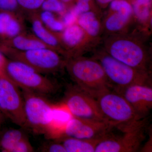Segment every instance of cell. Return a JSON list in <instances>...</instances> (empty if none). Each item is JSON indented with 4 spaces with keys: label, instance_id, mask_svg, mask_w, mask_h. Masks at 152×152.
I'll return each mask as SVG.
<instances>
[{
    "label": "cell",
    "instance_id": "cell-5",
    "mask_svg": "<svg viewBox=\"0 0 152 152\" xmlns=\"http://www.w3.org/2000/svg\"><path fill=\"white\" fill-rule=\"evenodd\" d=\"M93 58L101 64L112 90L117 93L132 85H151L150 72L127 65L111 56L104 50L96 52Z\"/></svg>",
    "mask_w": 152,
    "mask_h": 152
},
{
    "label": "cell",
    "instance_id": "cell-14",
    "mask_svg": "<svg viewBox=\"0 0 152 152\" xmlns=\"http://www.w3.org/2000/svg\"><path fill=\"white\" fill-rule=\"evenodd\" d=\"M58 35L65 52V59L82 56L83 48L89 43L84 31L76 22L66 27Z\"/></svg>",
    "mask_w": 152,
    "mask_h": 152
},
{
    "label": "cell",
    "instance_id": "cell-2",
    "mask_svg": "<svg viewBox=\"0 0 152 152\" xmlns=\"http://www.w3.org/2000/svg\"><path fill=\"white\" fill-rule=\"evenodd\" d=\"M65 68L75 85L96 99L112 90L102 67L93 58L81 56L67 59Z\"/></svg>",
    "mask_w": 152,
    "mask_h": 152
},
{
    "label": "cell",
    "instance_id": "cell-22",
    "mask_svg": "<svg viewBox=\"0 0 152 152\" xmlns=\"http://www.w3.org/2000/svg\"><path fill=\"white\" fill-rule=\"evenodd\" d=\"M54 14L45 10H41L38 13L41 21L47 28L55 32H61L64 29L65 26L63 21L57 18Z\"/></svg>",
    "mask_w": 152,
    "mask_h": 152
},
{
    "label": "cell",
    "instance_id": "cell-24",
    "mask_svg": "<svg viewBox=\"0 0 152 152\" xmlns=\"http://www.w3.org/2000/svg\"><path fill=\"white\" fill-rule=\"evenodd\" d=\"M66 7L60 0H45L41 10L63 14L65 11Z\"/></svg>",
    "mask_w": 152,
    "mask_h": 152
},
{
    "label": "cell",
    "instance_id": "cell-8",
    "mask_svg": "<svg viewBox=\"0 0 152 152\" xmlns=\"http://www.w3.org/2000/svg\"><path fill=\"white\" fill-rule=\"evenodd\" d=\"M19 88L0 68V110L14 124L26 128L24 103Z\"/></svg>",
    "mask_w": 152,
    "mask_h": 152
},
{
    "label": "cell",
    "instance_id": "cell-28",
    "mask_svg": "<svg viewBox=\"0 0 152 152\" xmlns=\"http://www.w3.org/2000/svg\"><path fill=\"white\" fill-rule=\"evenodd\" d=\"M6 117L3 114V113L0 110V128L2 126L4 123Z\"/></svg>",
    "mask_w": 152,
    "mask_h": 152
},
{
    "label": "cell",
    "instance_id": "cell-1",
    "mask_svg": "<svg viewBox=\"0 0 152 152\" xmlns=\"http://www.w3.org/2000/svg\"><path fill=\"white\" fill-rule=\"evenodd\" d=\"M104 50L127 65L150 72L151 53L142 39L135 34H113L105 41Z\"/></svg>",
    "mask_w": 152,
    "mask_h": 152
},
{
    "label": "cell",
    "instance_id": "cell-6",
    "mask_svg": "<svg viewBox=\"0 0 152 152\" xmlns=\"http://www.w3.org/2000/svg\"><path fill=\"white\" fill-rule=\"evenodd\" d=\"M24 103L26 128L34 134H43L47 137L51 126L55 105L49 102L44 95L22 90Z\"/></svg>",
    "mask_w": 152,
    "mask_h": 152
},
{
    "label": "cell",
    "instance_id": "cell-17",
    "mask_svg": "<svg viewBox=\"0 0 152 152\" xmlns=\"http://www.w3.org/2000/svg\"><path fill=\"white\" fill-rule=\"evenodd\" d=\"M43 48L49 47L34 34H28L26 32L8 39L0 41V52L4 50L26 51Z\"/></svg>",
    "mask_w": 152,
    "mask_h": 152
},
{
    "label": "cell",
    "instance_id": "cell-20",
    "mask_svg": "<svg viewBox=\"0 0 152 152\" xmlns=\"http://www.w3.org/2000/svg\"><path fill=\"white\" fill-rule=\"evenodd\" d=\"M27 137L18 129L7 128L0 131V152H10L14 146Z\"/></svg>",
    "mask_w": 152,
    "mask_h": 152
},
{
    "label": "cell",
    "instance_id": "cell-18",
    "mask_svg": "<svg viewBox=\"0 0 152 152\" xmlns=\"http://www.w3.org/2000/svg\"><path fill=\"white\" fill-rule=\"evenodd\" d=\"M102 140H87L64 136L55 140L63 144L66 152H95L97 145Z\"/></svg>",
    "mask_w": 152,
    "mask_h": 152
},
{
    "label": "cell",
    "instance_id": "cell-15",
    "mask_svg": "<svg viewBox=\"0 0 152 152\" xmlns=\"http://www.w3.org/2000/svg\"><path fill=\"white\" fill-rule=\"evenodd\" d=\"M28 16L33 34L48 47L58 52L65 58V52L61 43L58 33L53 31L47 28L41 21L38 13Z\"/></svg>",
    "mask_w": 152,
    "mask_h": 152
},
{
    "label": "cell",
    "instance_id": "cell-32",
    "mask_svg": "<svg viewBox=\"0 0 152 152\" xmlns=\"http://www.w3.org/2000/svg\"><path fill=\"white\" fill-rule=\"evenodd\" d=\"M91 0H77V1L86 2L89 3Z\"/></svg>",
    "mask_w": 152,
    "mask_h": 152
},
{
    "label": "cell",
    "instance_id": "cell-29",
    "mask_svg": "<svg viewBox=\"0 0 152 152\" xmlns=\"http://www.w3.org/2000/svg\"><path fill=\"white\" fill-rule=\"evenodd\" d=\"M113 0H97L98 3L100 4L105 5L111 2Z\"/></svg>",
    "mask_w": 152,
    "mask_h": 152
},
{
    "label": "cell",
    "instance_id": "cell-13",
    "mask_svg": "<svg viewBox=\"0 0 152 152\" xmlns=\"http://www.w3.org/2000/svg\"><path fill=\"white\" fill-rule=\"evenodd\" d=\"M110 9L111 12L106 17L104 28L112 34L120 33L130 23L132 7L126 0H113L110 4Z\"/></svg>",
    "mask_w": 152,
    "mask_h": 152
},
{
    "label": "cell",
    "instance_id": "cell-4",
    "mask_svg": "<svg viewBox=\"0 0 152 152\" xmlns=\"http://www.w3.org/2000/svg\"><path fill=\"white\" fill-rule=\"evenodd\" d=\"M2 69L8 77L22 90L44 95L56 94L59 90L56 82L25 63L5 58Z\"/></svg>",
    "mask_w": 152,
    "mask_h": 152
},
{
    "label": "cell",
    "instance_id": "cell-19",
    "mask_svg": "<svg viewBox=\"0 0 152 152\" xmlns=\"http://www.w3.org/2000/svg\"><path fill=\"white\" fill-rule=\"evenodd\" d=\"M76 23L83 29L89 43L98 37L101 30V25L94 12L88 11L81 14Z\"/></svg>",
    "mask_w": 152,
    "mask_h": 152
},
{
    "label": "cell",
    "instance_id": "cell-26",
    "mask_svg": "<svg viewBox=\"0 0 152 152\" xmlns=\"http://www.w3.org/2000/svg\"><path fill=\"white\" fill-rule=\"evenodd\" d=\"M54 141L45 142L40 148L42 152H66V151L61 142L55 140Z\"/></svg>",
    "mask_w": 152,
    "mask_h": 152
},
{
    "label": "cell",
    "instance_id": "cell-31",
    "mask_svg": "<svg viewBox=\"0 0 152 152\" xmlns=\"http://www.w3.org/2000/svg\"><path fill=\"white\" fill-rule=\"evenodd\" d=\"M5 58V57H4V56L0 53V68H2V66Z\"/></svg>",
    "mask_w": 152,
    "mask_h": 152
},
{
    "label": "cell",
    "instance_id": "cell-3",
    "mask_svg": "<svg viewBox=\"0 0 152 152\" xmlns=\"http://www.w3.org/2000/svg\"><path fill=\"white\" fill-rule=\"evenodd\" d=\"M105 122L111 126L125 132L145 124L132 107L119 93L110 90L96 98Z\"/></svg>",
    "mask_w": 152,
    "mask_h": 152
},
{
    "label": "cell",
    "instance_id": "cell-9",
    "mask_svg": "<svg viewBox=\"0 0 152 152\" xmlns=\"http://www.w3.org/2000/svg\"><path fill=\"white\" fill-rule=\"evenodd\" d=\"M63 104L72 117L105 122L96 99L75 85L66 86Z\"/></svg>",
    "mask_w": 152,
    "mask_h": 152
},
{
    "label": "cell",
    "instance_id": "cell-12",
    "mask_svg": "<svg viewBox=\"0 0 152 152\" xmlns=\"http://www.w3.org/2000/svg\"><path fill=\"white\" fill-rule=\"evenodd\" d=\"M118 93L125 98L142 118L145 119L151 110V85H132L121 90Z\"/></svg>",
    "mask_w": 152,
    "mask_h": 152
},
{
    "label": "cell",
    "instance_id": "cell-30",
    "mask_svg": "<svg viewBox=\"0 0 152 152\" xmlns=\"http://www.w3.org/2000/svg\"><path fill=\"white\" fill-rule=\"evenodd\" d=\"M66 6L70 5L73 2L74 0H60Z\"/></svg>",
    "mask_w": 152,
    "mask_h": 152
},
{
    "label": "cell",
    "instance_id": "cell-27",
    "mask_svg": "<svg viewBox=\"0 0 152 152\" xmlns=\"http://www.w3.org/2000/svg\"><path fill=\"white\" fill-rule=\"evenodd\" d=\"M34 148L27 137H25L17 143L11 150L10 152H32Z\"/></svg>",
    "mask_w": 152,
    "mask_h": 152
},
{
    "label": "cell",
    "instance_id": "cell-16",
    "mask_svg": "<svg viewBox=\"0 0 152 152\" xmlns=\"http://www.w3.org/2000/svg\"><path fill=\"white\" fill-rule=\"evenodd\" d=\"M23 16L16 13L0 11V41L26 32Z\"/></svg>",
    "mask_w": 152,
    "mask_h": 152
},
{
    "label": "cell",
    "instance_id": "cell-25",
    "mask_svg": "<svg viewBox=\"0 0 152 152\" xmlns=\"http://www.w3.org/2000/svg\"><path fill=\"white\" fill-rule=\"evenodd\" d=\"M0 11L12 12L24 16L17 0H0Z\"/></svg>",
    "mask_w": 152,
    "mask_h": 152
},
{
    "label": "cell",
    "instance_id": "cell-21",
    "mask_svg": "<svg viewBox=\"0 0 152 152\" xmlns=\"http://www.w3.org/2000/svg\"><path fill=\"white\" fill-rule=\"evenodd\" d=\"M152 0H135L133 3V14L139 21L146 23L151 19Z\"/></svg>",
    "mask_w": 152,
    "mask_h": 152
},
{
    "label": "cell",
    "instance_id": "cell-7",
    "mask_svg": "<svg viewBox=\"0 0 152 152\" xmlns=\"http://www.w3.org/2000/svg\"><path fill=\"white\" fill-rule=\"evenodd\" d=\"M11 59L20 61L41 73L52 74L64 69L66 59L58 52L49 48L26 51L4 50L0 52Z\"/></svg>",
    "mask_w": 152,
    "mask_h": 152
},
{
    "label": "cell",
    "instance_id": "cell-11",
    "mask_svg": "<svg viewBox=\"0 0 152 152\" xmlns=\"http://www.w3.org/2000/svg\"><path fill=\"white\" fill-rule=\"evenodd\" d=\"M113 129L105 122L72 117L66 124L58 138L66 136L87 140L102 139Z\"/></svg>",
    "mask_w": 152,
    "mask_h": 152
},
{
    "label": "cell",
    "instance_id": "cell-23",
    "mask_svg": "<svg viewBox=\"0 0 152 152\" xmlns=\"http://www.w3.org/2000/svg\"><path fill=\"white\" fill-rule=\"evenodd\" d=\"M20 9L28 15L41 11L45 0H17Z\"/></svg>",
    "mask_w": 152,
    "mask_h": 152
},
{
    "label": "cell",
    "instance_id": "cell-10",
    "mask_svg": "<svg viewBox=\"0 0 152 152\" xmlns=\"http://www.w3.org/2000/svg\"><path fill=\"white\" fill-rule=\"evenodd\" d=\"M145 125L122 132L120 135L109 133L97 145L95 152H134L145 139Z\"/></svg>",
    "mask_w": 152,
    "mask_h": 152
}]
</instances>
